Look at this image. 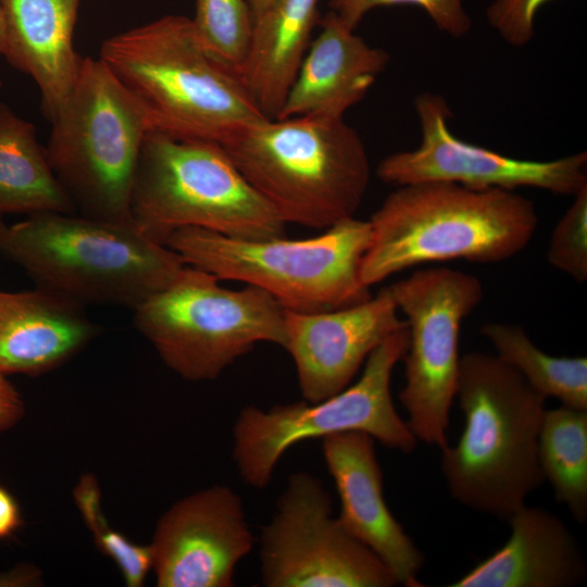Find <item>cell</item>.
<instances>
[{"label": "cell", "mask_w": 587, "mask_h": 587, "mask_svg": "<svg viewBox=\"0 0 587 587\" xmlns=\"http://www.w3.org/2000/svg\"><path fill=\"white\" fill-rule=\"evenodd\" d=\"M99 59L149 132L223 143L267 117L238 73L204 47L191 18L165 15L120 33L102 43Z\"/></svg>", "instance_id": "1"}, {"label": "cell", "mask_w": 587, "mask_h": 587, "mask_svg": "<svg viewBox=\"0 0 587 587\" xmlns=\"http://www.w3.org/2000/svg\"><path fill=\"white\" fill-rule=\"evenodd\" d=\"M455 398L464 429L441 449L454 500L502 521L545 482L538 458L545 398L496 354L460 358Z\"/></svg>", "instance_id": "2"}, {"label": "cell", "mask_w": 587, "mask_h": 587, "mask_svg": "<svg viewBox=\"0 0 587 587\" xmlns=\"http://www.w3.org/2000/svg\"><path fill=\"white\" fill-rule=\"evenodd\" d=\"M369 223L361 279L370 288L423 263L505 261L530 242L538 216L514 190L424 182L399 186Z\"/></svg>", "instance_id": "3"}, {"label": "cell", "mask_w": 587, "mask_h": 587, "mask_svg": "<svg viewBox=\"0 0 587 587\" xmlns=\"http://www.w3.org/2000/svg\"><path fill=\"white\" fill-rule=\"evenodd\" d=\"M0 255L22 267L36 287L82 305L132 310L186 265L133 223L64 212L34 213L14 224L0 217Z\"/></svg>", "instance_id": "4"}, {"label": "cell", "mask_w": 587, "mask_h": 587, "mask_svg": "<svg viewBox=\"0 0 587 587\" xmlns=\"http://www.w3.org/2000/svg\"><path fill=\"white\" fill-rule=\"evenodd\" d=\"M221 145L286 224L326 229L353 217L370 183L366 148L344 117H266Z\"/></svg>", "instance_id": "5"}, {"label": "cell", "mask_w": 587, "mask_h": 587, "mask_svg": "<svg viewBox=\"0 0 587 587\" xmlns=\"http://www.w3.org/2000/svg\"><path fill=\"white\" fill-rule=\"evenodd\" d=\"M133 224L164 243L199 227L246 240L286 237V223L216 141L149 132L130 196Z\"/></svg>", "instance_id": "6"}, {"label": "cell", "mask_w": 587, "mask_h": 587, "mask_svg": "<svg viewBox=\"0 0 587 587\" xmlns=\"http://www.w3.org/2000/svg\"><path fill=\"white\" fill-rule=\"evenodd\" d=\"M370 237L369 221L353 216L307 239L246 240L185 227L174 232L165 245L186 265L220 280L259 287L287 310L321 312L371 296L361 279Z\"/></svg>", "instance_id": "7"}, {"label": "cell", "mask_w": 587, "mask_h": 587, "mask_svg": "<svg viewBox=\"0 0 587 587\" xmlns=\"http://www.w3.org/2000/svg\"><path fill=\"white\" fill-rule=\"evenodd\" d=\"M50 122L47 159L75 213L133 223L132 188L149 129L99 58L82 59L74 88Z\"/></svg>", "instance_id": "8"}, {"label": "cell", "mask_w": 587, "mask_h": 587, "mask_svg": "<svg viewBox=\"0 0 587 587\" xmlns=\"http://www.w3.org/2000/svg\"><path fill=\"white\" fill-rule=\"evenodd\" d=\"M185 265L134 311L137 329L163 362L192 382L217 378L259 342L285 345V308L263 289L233 290Z\"/></svg>", "instance_id": "9"}, {"label": "cell", "mask_w": 587, "mask_h": 587, "mask_svg": "<svg viewBox=\"0 0 587 587\" xmlns=\"http://www.w3.org/2000/svg\"><path fill=\"white\" fill-rule=\"evenodd\" d=\"M408 345L405 324L371 352L353 385L326 399L277 404L267 411L243 408L233 428V459L240 478L264 488L289 448L346 432L366 433L386 447L412 452L417 439L397 413L390 392L392 371Z\"/></svg>", "instance_id": "10"}, {"label": "cell", "mask_w": 587, "mask_h": 587, "mask_svg": "<svg viewBox=\"0 0 587 587\" xmlns=\"http://www.w3.org/2000/svg\"><path fill=\"white\" fill-rule=\"evenodd\" d=\"M405 316L409 345L405 384L399 395L408 425L417 440L447 447L449 412L455 398L463 320L480 303L482 282L474 275L428 267L389 286Z\"/></svg>", "instance_id": "11"}, {"label": "cell", "mask_w": 587, "mask_h": 587, "mask_svg": "<svg viewBox=\"0 0 587 587\" xmlns=\"http://www.w3.org/2000/svg\"><path fill=\"white\" fill-rule=\"evenodd\" d=\"M266 587H392L385 563L333 515V500L316 476L296 472L260 537Z\"/></svg>", "instance_id": "12"}, {"label": "cell", "mask_w": 587, "mask_h": 587, "mask_svg": "<svg viewBox=\"0 0 587 587\" xmlns=\"http://www.w3.org/2000/svg\"><path fill=\"white\" fill-rule=\"evenodd\" d=\"M422 140L419 148L389 154L376 168L398 186L447 182L473 189L533 187L574 196L587 185V153L551 161L509 158L457 138L448 127L451 112L444 97L424 92L414 101Z\"/></svg>", "instance_id": "13"}, {"label": "cell", "mask_w": 587, "mask_h": 587, "mask_svg": "<svg viewBox=\"0 0 587 587\" xmlns=\"http://www.w3.org/2000/svg\"><path fill=\"white\" fill-rule=\"evenodd\" d=\"M254 537L242 499L226 485L186 496L165 511L150 544L159 587H232Z\"/></svg>", "instance_id": "14"}, {"label": "cell", "mask_w": 587, "mask_h": 587, "mask_svg": "<svg viewBox=\"0 0 587 587\" xmlns=\"http://www.w3.org/2000/svg\"><path fill=\"white\" fill-rule=\"evenodd\" d=\"M389 289L321 312L285 309L284 349L291 355L305 401L316 402L348 387L371 352L407 324Z\"/></svg>", "instance_id": "15"}, {"label": "cell", "mask_w": 587, "mask_h": 587, "mask_svg": "<svg viewBox=\"0 0 587 587\" xmlns=\"http://www.w3.org/2000/svg\"><path fill=\"white\" fill-rule=\"evenodd\" d=\"M322 452L340 500L338 521L392 572L398 585L423 586L424 555L387 507L375 439L346 432L322 438Z\"/></svg>", "instance_id": "16"}, {"label": "cell", "mask_w": 587, "mask_h": 587, "mask_svg": "<svg viewBox=\"0 0 587 587\" xmlns=\"http://www.w3.org/2000/svg\"><path fill=\"white\" fill-rule=\"evenodd\" d=\"M321 26L280 112L274 118L344 117L385 70L389 55L366 43L334 12L322 18Z\"/></svg>", "instance_id": "17"}, {"label": "cell", "mask_w": 587, "mask_h": 587, "mask_svg": "<svg viewBox=\"0 0 587 587\" xmlns=\"http://www.w3.org/2000/svg\"><path fill=\"white\" fill-rule=\"evenodd\" d=\"M509 540L450 587H571L584 584L587 563L566 524L524 504L507 521Z\"/></svg>", "instance_id": "18"}, {"label": "cell", "mask_w": 587, "mask_h": 587, "mask_svg": "<svg viewBox=\"0 0 587 587\" xmlns=\"http://www.w3.org/2000/svg\"><path fill=\"white\" fill-rule=\"evenodd\" d=\"M83 307L39 287L0 290V376L40 375L78 353L98 332Z\"/></svg>", "instance_id": "19"}, {"label": "cell", "mask_w": 587, "mask_h": 587, "mask_svg": "<svg viewBox=\"0 0 587 587\" xmlns=\"http://www.w3.org/2000/svg\"><path fill=\"white\" fill-rule=\"evenodd\" d=\"M80 0H1L2 54L36 83L49 121L71 95L82 59L74 48Z\"/></svg>", "instance_id": "20"}, {"label": "cell", "mask_w": 587, "mask_h": 587, "mask_svg": "<svg viewBox=\"0 0 587 587\" xmlns=\"http://www.w3.org/2000/svg\"><path fill=\"white\" fill-rule=\"evenodd\" d=\"M319 0H273L253 18L250 45L237 73L261 112H280L311 43Z\"/></svg>", "instance_id": "21"}, {"label": "cell", "mask_w": 587, "mask_h": 587, "mask_svg": "<svg viewBox=\"0 0 587 587\" xmlns=\"http://www.w3.org/2000/svg\"><path fill=\"white\" fill-rule=\"evenodd\" d=\"M39 212L75 213L32 123L0 102V217Z\"/></svg>", "instance_id": "22"}, {"label": "cell", "mask_w": 587, "mask_h": 587, "mask_svg": "<svg viewBox=\"0 0 587 587\" xmlns=\"http://www.w3.org/2000/svg\"><path fill=\"white\" fill-rule=\"evenodd\" d=\"M480 334L494 346L497 357L516 370L545 398L562 405L587 410V359L554 357L540 350L523 327L488 322Z\"/></svg>", "instance_id": "23"}, {"label": "cell", "mask_w": 587, "mask_h": 587, "mask_svg": "<svg viewBox=\"0 0 587 587\" xmlns=\"http://www.w3.org/2000/svg\"><path fill=\"white\" fill-rule=\"evenodd\" d=\"M538 458L545 480L577 523L587 519V410H545Z\"/></svg>", "instance_id": "24"}, {"label": "cell", "mask_w": 587, "mask_h": 587, "mask_svg": "<svg viewBox=\"0 0 587 587\" xmlns=\"http://www.w3.org/2000/svg\"><path fill=\"white\" fill-rule=\"evenodd\" d=\"M73 498L97 548L118 566L128 587H141L152 570L150 545L135 544L108 524L101 505V489L92 474L79 478Z\"/></svg>", "instance_id": "25"}, {"label": "cell", "mask_w": 587, "mask_h": 587, "mask_svg": "<svg viewBox=\"0 0 587 587\" xmlns=\"http://www.w3.org/2000/svg\"><path fill=\"white\" fill-rule=\"evenodd\" d=\"M191 20L204 47L237 72L246 59L253 28L248 0H196Z\"/></svg>", "instance_id": "26"}, {"label": "cell", "mask_w": 587, "mask_h": 587, "mask_svg": "<svg viewBox=\"0 0 587 587\" xmlns=\"http://www.w3.org/2000/svg\"><path fill=\"white\" fill-rule=\"evenodd\" d=\"M557 223L548 247V262L578 283L587 279V185Z\"/></svg>", "instance_id": "27"}, {"label": "cell", "mask_w": 587, "mask_h": 587, "mask_svg": "<svg viewBox=\"0 0 587 587\" xmlns=\"http://www.w3.org/2000/svg\"><path fill=\"white\" fill-rule=\"evenodd\" d=\"M417 5L426 11L437 28L454 38L466 35L472 20L463 0H330L334 12L349 28L354 29L372 9L389 5Z\"/></svg>", "instance_id": "28"}, {"label": "cell", "mask_w": 587, "mask_h": 587, "mask_svg": "<svg viewBox=\"0 0 587 587\" xmlns=\"http://www.w3.org/2000/svg\"><path fill=\"white\" fill-rule=\"evenodd\" d=\"M550 0H492L486 10L489 25L513 47H523L534 37L535 16Z\"/></svg>", "instance_id": "29"}, {"label": "cell", "mask_w": 587, "mask_h": 587, "mask_svg": "<svg viewBox=\"0 0 587 587\" xmlns=\"http://www.w3.org/2000/svg\"><path fill=\"white\" fill-rule=\"evenodd\" d=\"M24 412L20 392L7 377L0 376V434L15 426Z\"/></svg>", "instance_id": "30"}, {"label": "cell", "mask_w": 587, "mask_h": 587, "mask_svg": "<svg viewBox=\"0 0 587 587\" xmlns=\"http://www.w3.org/2000/svg\"><path fill=\"white\" fill-rule=\"evenodd\" d=\"M22 524V513L16 499L0 485V540L11 538Z\"/></svg>", "instance_id": "31"}, {"label": "cell", "mask_w": 587, "mask_h": 587, "mask_svg": "<svg viewBox=\"0 0 587 587\" xmlns=\"http://www.w3.org/2000/svg\"><path fill=\"white\" fill-rule=\"evenodd\" d=\"M273 0H248L253 18L263 12Z\"/></svg>", "instance_id": "32"}, {"label": "cell", "mask_w": 587, "mask_h": 587, "mask_svg": "<svg viewBox=\"0 0 587 587\" xmlns=\"http://www.w3.org/2000/svg\"><path fill=\"white\" fill-rule=\"evenodd\" d=\"M3 41H4V20H3L2 3L0 0V55L2 54Z\"/></svg>", "instance_id": "33"}, {"label": "cell", "mask_w": 587, "mask_h": 587, "mask_svg": "<svg viewBox=\"0 0 587 587\" xmlns=\"http://www.w3.org/2000/svg\"><path fill=\"white\" fill-rule=\"evenodd\" d=\"M1 87H2V82L0 80V89H1Z\"/></svg>", "instance_id": "34"}]
</instances>
